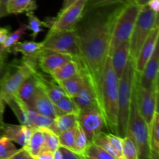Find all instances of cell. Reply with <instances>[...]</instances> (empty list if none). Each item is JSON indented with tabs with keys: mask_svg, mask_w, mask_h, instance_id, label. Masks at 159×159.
<instances>
[{
	"mask_svg": "<svg viewBox=\"0 0 159 159\" xmlns=\"http://www.w3.org/2000/svg\"><path fill=\"white\" fill-rule=\"evenodd\" d=\"M32 159H37L39 153L44 147V135L41 129H34L29 141L25 146Z\"/></svg>",
	"mask_w": 159,
	"mask_h": 159,
	"instance_id": "obj_23",
	"label": "cell"
},
{
	"mask_svg": "<svg viewBox=\"0 0 159 159\" xmlns=\"http://www.w3.org/2000/svg\"><path fill=\"white\" fill-rule=\"evenodd\" d=\"M77 126L73 127V128L70 129V130H65V131L59 134L58 138L59 142H60V145L74 150V144L75 139V134Z\"/></svg>",
	"mask_w": 159,
	"mask_h": 159,
	"instance_id": "obj_38",
	"label": "cell"
},
{
	"mask_svg": "<svg viewBox=\"0 0 159 159\" xmlns=\"http://www.w3.org/2000/svg\"><path fill=\"white\" fill-rule=\"evenodd\" d=\"M12 0H0V18L8 15L6 11V6Z\"/></svg>",
	"mask_w": 159,
	"mask_h": 159,
	"instance_id": "obj_45",
	"label": "cell"
},
{
	"mask_svg": "<svg viewBox=\"0 0 159 159\" xmlns=\"http://www.w3.org/2000/svg\"><path fill=\"white\" fill-rule=\"evenodd\" d=\"M158 35L159 26L158 25L152 30L148 37L143 43L138 57L135 60L134 68L137 72L141 73L155 50L158 46Z\"/></svg>",
	"mask_w": 159,
	"mask_h": 159,
	"instance_id": "obj_13",
	"label": "cell"
},
{
	"mask_svg": "<svg viewBox=\"0 0 159 159\" xmlns=\"http://www.w3.org/2000/svg\"><path fill=\"white\" fill-rule=\"evenodd\" d=\"M5 103L10 107L20 124H26V108L27 106L17 99L16 96H13L5 101Z\"/></svg>",
	"mask_w": 159,
	"mask_h": 159,
	"instance_id": "obj_29",
	"label": "cell"
},
{
	"mask_svg": "<svg viewBox=\"0 0 159 159\" xmlns=\"http://www.w3.org/2000/svg\"><path fill=\"white\" fill-rule=\"evenodd\" d=\"M118 87L119 79L116 76L108 56L104 65L98 88L97 101L103 116L107 130L117 135Z\"/></svg>",
	"mask_w": 159,
	"mask_h": 159,
	"instance_id": "obj_2",
	"label": "cell"
},
{
	"mask_svg": "<svg viewBox=\"0 0 159 159\" xmlns=\"http://www.w3.org/2000/svg\"><path fill=\"white\" fill-rule=\"evenodd\" d=\"M37 71V61L23 57L20 61L8 63L0 91V98L3 101L15 96L17 89L28 77Z\"/></svg>",
	"mask_w": 159,
	"mask_h": 159,
	"instance_id": "obj_5",
	"label": "cell"
},
{
	"mask_svg": "<svg viewBox=\"0 0 159 159\" xmlns=\"http://www.w3.org/2000/svg\"><path fill=\"white\" fill-rule=\"evenodd\" d=\"M9 34V30L8 27H0V43L2 44L7 38Z\"/></svg>",
	"mask_w": 159,
	"mask_h": 159,
	"instance_id": "obj_46",
	"label": "cell"
},
{
	"mask_svg": "<svg viewBox=\"0 0 159 159\" xmlns=\"http://www.w3.org/2000/svg\"><path fill=\"white\" fill-rule=\"evenodd\" d=\"M17 148L13 142L6 137H0V159H11Z\"/></svg>",
	"mask_w": 159,
	"mask_h": 159,
	"instance_id": "obj_36",
	"label": "cell"
},
{
	"mask_svg": "<svg viewBox=\"0 0 159 159\" xmlns=\"http://www.w3.org/2000/svg\"><path fill=\"white\" fill-rule=\"evenodd\" d=\"M149 1L150 0H132V2H134L135 4L139 6L140 7H143V6H146L148 3Z\"/></svg>",
	"mask_w": 159,
	"mask_h": 159,
	"instance_id": "obj_50",
	"label": "cell"
},
{
	"mask_svg": "<svg viewBox=\"0 0 159 159\" xmlns=\"http://www.w3.org/2000/svg\"><path fill=\"white\" fill-rule=\"evenodd\" d=\"M41 130H43V135H44V147L43 148L48 149L54 152L60 146L58 135L48 128H43Z\"/></svg>",
	"mask_w": 159,
	"mask_h": 159,
	"instance_id": "obj_37",
	"label": "cell"
},
{
	"mask_svg": "<svg viewBox=\"0 0 159 159\" xmlns=\"http://www.w3.org/2000/svg\"><path fill=\"white\" fill-rule=\"evenodd\" d=\"M9 53L7 51H5L2 54L0 55V91H1L3 79H4L5 74L8 67L7 55Z\"/></svg>",
	"mask_w": 159,
	"mask_h": 159,
	"instance_id": "obj_41",
	"label": "cell"
},
{
	"mask_svg": "<svg viewBox=\"0 0 159 159\" xmlns=\"http://www.w3.org/2000/svg\"><path fill=\"white\" fill-rule=\"evenodd\" d=\"M111 63L118 79L121 77L130 57V41L125 40L117 47L111 56Z\"/></svg>",
	"mask_w": 159,
	"mask_h": 159,
	"instance_id": "obj_17",
	"label": "cell"
},
{
	"mask_svg": "<svg viewBox=\"0 0 159 159\" xmlns=\"http://www.w3.org/2000/svg\"><path fill=\"white\" fill-rule=\"evenodd\" d=\"M56 116L68 114V113H75L79 114V110L72 100V99L68 96H65L63 98L54 103Z\"/></svg>",
	"mask_w": 159,
	"mask_h": 159,
	"instance_id": "obj_28",
	"label": "cell"
},
{
	"mask_svg": "<svg viewBox=\"0 0 159 159\" xmlns=\"http://www.w3.org/2000/svg\"><path fill=\"white\" fill-rule=\"evenodd\" d=\"M158 68H159V57H158V46L154 51L153 54L144 69L139 73V83L143 88H152L155 84L158 83Z\"/></svg>",
	"mask_w": 159,
	"mask_h": 159,
	"instance_id": "obj_15",
	"label": "cell"
},
{
	"mask_svg": "<svg viewBox=\"0 0 159 159\" xmlns=\"http://www.w3.org/2000/svg\"><path fill=\"white\" fill-rule=\"evenodd\" d=\"M125 5L127 4H114L85 9L74 27L81 61L88 72L96 98L102 69L109 56L113 26Z\"/></svg>",
	"mask_w": 159,
	"mask_h": 159,
	"instance_id": "obj_1",
	"label": "cell"
},
{
	"mask_svg": "<svg viewBox=\"0 0 159 159\" xmlns=\"http://www.w3.org/2000/svg\"><path fill=\"white\" fill-rule=\"evenodd\" d=\"M78 114L68 113L58 116L54 119V132L57 135L78 125Z\"/></svg>",
	"mask_w": 159,
	"mask_h": 159,
	"instance_id": "obj_26",
	"label": "cell"
},
{
	"mask_svg": "<svg viewBox=\"0 0 159 159\" xmlns=\"http://www.w3.org/2000/svg\"><path fill=\"white\" fill-rule=\"evenodd\" d=\"M90 142H91V141H90ZM92 142L95 143V144H97L98 146L102 148L104 151H106L107 153L110 154V155L113 157V159H118L117 155H116L114 149L113 148L110 141H109L108 137H107V134H106L105 132H101V133L98 134L96 136H95L94 138H93V139L92 140Z\"/></svg>",
	"mask_w": 159,
	"mask_h": 159,
	"instance_id": "obj_34",
	"label": "cell"
},
{
	"mask_svg": "<svg viewBox=\"0 0 159 159\" xmlns=\"http://www.w3.org/2000/svg\"><path fill=\"white\" fill-rule=\"evenodd\" d=\"M158 25V13L149 9L147 5L141 7L129 40L130 57L134 61L152 30Z\"/></svg>",
	"mask_w": 159,
	"mask_h": 159,
	"instance_id": "obj_6",
	"label": "cell"
},
{
	"mask_svg": "<svg viewBox=\"0 0 159 159\" xmlns=\"http://www.w3.org/2000/svg\"><path fill=\"white\" fill-rule=\"evenodd\" d=\"M122 159H138V151L134 141L128 135L123 138Z\"/></svg>",
	"mask_w": 159,
	"mask_h": 159,
	"instance_id": "obj_32",
	"label": "cell"
},
{
	"mask_svg": "<svg viewBox=\"0 0 159 159\" xmlns=\"http://www.w3.org/2000/svg\"><path fill=\"white\" fill-rule=\"evenodd\" d=\"M53 159H62L61 153L58 148L56 151H54V153H53Z\"/></svg>",
	"mask_w": 159,
	"mask_h": 159,
	"instance_id": "obj_51",
	"label": "cell"
},
{
	"mask_svg": "<svg viewBox=\"0 0 159 159\" xmlns=\"http://www.w3.org/2000/svg\"><path fill=\"white\" fill-rule=\"evenodd\" d=\"M86 0H79L59 12L51 22H47L51 30H71L82 16L85 9Z\"/></svg>",
	"mask_w": 159,
	"mask_h": 159,
	"instance_id": "obj_11",
	"label": "cell"
},
{
	"mask_svg": "<svg viewBox=\"0 0 159 159\" xmlns=\"http://www.w3.org/2000/svg\"><path fill=\"white\" fill-rule=\"evenodd\" d=\"M11 159H32L30 155L27 152L24 147H21L20 149H17L16 152L12 155Z\"/></svg>",
	"mask_w": 159,
	"mask_h": 159,
	"instance_id": "obj_43",
	"label": "cell"
},
{
	"mask_svg": "<svg viewBox=\"0 0 159 159\" xmlns=\"http://www.w3.org/2000/svg\"><path fill=\"white\" fill-rule=\"evenodd\" d=\"M26 124L34 129L48 128L54 131V120L37 113L29 107L26 108Z\"/></svg>",
	"mask_w": 159,
	"mask_h": 159,
	"instance_id": "obj_20",
	"label": "cell"
},
{
	"mask_svg": "<svg viewBox=\"0 0 159 159\" xmlns=\"http://www.w3.org/2000/svg\"><path fill=\"white\" fill-rule=\"evenodd\" d=\"M132 0H86L85 9L114 4H127Z\"/></svg>",
	"mask_w": 159,
	"mask_h": 159,
	"instance_id": "obj_39",
	"label": "cell"
},
{
	"mask_svg": "<svg viewBox=\"0 0 159 159\" xmlns=\"http://www.w3.org/2000/svg\"><path fill=\"white\" fill-rule=\"evenodd\" d=\"M149 145L151 159L159 158V114L156 112L149 126Z\"/></svg>",
	"mask_w": 159,
	"mask_h": 159,
	"instance_id": "obj_24",
	"label": "cell"
},
{
	"mask_svg": "<svg viewBox=\"0 0 159 159\" xmlns=\"http://www.w3.org/2000/svg\"><path fill=\"white\" fill-rule=\"evenodd\" d=\"M36 9L34 0H12L6 6V11L9 14H20Z\"/></svg>",
	"mask_w": 159,
	"mask_h": 159,
	"instance_id": "obj_27",
	"label": "cell"
},
{
	"mask_svg": "<svg viewBox=\"0 0 159 159\" xmlns=\"http://www.w3.org/2000/svg\"><path fill=\"white\" fill-rule=\"evenodd\" d=\"M141 7L135 4L134 2L125 5L116 20L112 33L109 56H111L115 50L120 43L125 40H130L134 26L136 23Z\"/></svg>",
	"mask_w": 159,
	"mask_h": 159,
	"instance_id": "obj_7",
	"label": "cell"
},
{
	"mask_svg": "<svg viewBox=\"0 0 159 159\" xmlns=\"http://www.w3.org/2000/svg\"><path fill=\"white\" fill-rule=\"evenodd\" d=\"M34 129L26 124H3L0 127V137H6L20 146H25L29 141Z\"/></svg>",
	"mask_w": 159,
	"mask_h": 159,
	"instance_id": "obj_14",
	"label": "cell"
},
{
	"mask_svg": "<svg viewBox=\"0 0 159 159\" xmlns=\"http://www.w3.org/2000/svg\"><path fill=\"white\" fill-rule=\"evenodd\" d=\"M26 30H27V25L23 23H20V26H19V28L16 30L11 33V34H9L6 40L2 43L3 48L6 50L10 48L12 45L15 44L18 41H20L21 37L26 34Z\"/></svg>",
	"mask_w": 159,
	"mask_h": 159,
	"instance_id": "obj_35",
	"label": "cell"
},
{
	"mask_svg": "<svg viewBox=\"0 0 159 159\" xmlns=\"http://www.w3.org/2000/svg\"><path fill=\"white\" fill-rule=\"evenodd\" d=\"M59 151L61 152L62 155V159H82L83 158L81 155H79V154L76 153L74 150L72 149H70L68 148L64 147V146L60 145L58 147Z\"/></svg>",
	"mask_w": 159,
	"mask_h": 159,
	"instance_id": "obj_42",
	"label": "cell"
},
{
	"mask_svg": "<svg viewBox=\"0 0 159 159\" xmlns=\"http://www.w3.org/2000/svg\"><path fill=\"white\" fill-rule=\"evenodd\" d=\"M26 15L28 18L27 30L31 32L30 36L33 39H35L43 30V28L49 27L47 22L41 21L34 15V11H28L26 12Z\"/></svg>",
	"mask_w": 159,
	"mask_h": 159,
	"instance_id": "obj_30",
	"label": "cell"
},
{
	"mask_svg": "<svg viewBox=\"0 0 159 159\" xmlns=\"http://www.w3.org/2000/svg\"><path fill=\"white\" fill-rule=\"evenodd\" d=\"M134 85L139 110L149 127L153 120L155 113L158 112V83L155 84L152 88H143L139 83V73L135 71Z\"/></svg>",
	"mask_w": 159,
	"mask_h": 159,
	"instance_id": "obj_9",
	"label": "cell"
},
{
	"mask_svg": "<svg viewBox=\"0 0 159 159\" xmlns=\"http://www.w3.org/2000/svg\"><path fill=\"white\" fill-rule=\"evenodd\" d=\"M58 85L62 88L65 95L70 98H72L78 93L84 84V79L82 73H78L75 75L65 79V80L57 82Z\"/></svg>",
	"mask_w": 159,
	"mask_h": 159,
	"instance_id": "obj_25",
	"label": "cell"
},
{
	"mask_svg": "<svg viewBox=\"0 0 159 159\" xmlns=\"http://www.w3.org/2000/svg\"><path fill=\"white\" fill-rule=\"evenodd\" d=\"M147 6H148L149 9H152V11L158 13L159 0H150V1L148 2V3L147 4Z\"/></svg>",
	"mask_w": 159,
	"mask_h": 159,
	"instance_id": "obj_47",
	"label": "cell"
},
{
	"mask_svg": "<svg viewBox=\"0 0 159 159\" xmlns=\"http://www.w3.org/2000/svg\"><path fill=\"white\" fill-rule=\"evenodd\" d=\"M53 153L54 152L48 150V149L43 148L41 152L39 153L37 159H53Z\"/></svg>",
	"mask_w": 159,
	"mask_h": 159,
	"instance_id": "obj_44",
	"label": "cell"
},
{
	"mask_svg": "<svg viewBox=\"0 0 159 159\" xmlns=\"http://www.w3.org/2000/svg\"><path fill=\"white\" fill-rule=\"evenodd\" d=\"M72 59L74 58L68 54L43 48L37 57V66L43 72L50 75L53 70Z\"/></svg>",
	"mask_w": 159,
	"mask_h": 159,
	"instance_id": "obj_12",
	"label": "cell"
},
{
	"mask_svg": "<svg viewBox=\"0 0 159 159\" xmlns=\"http://www.w3.org/2000/svg\"><path fill=\"white\" fill-rule=\"evenodd\" d=\"M43 50L41 42L36 41H18L12 45L10 48L7 49L8 53H20L23 57L28 58H34L37 61L39 54Z\"/></svg>",
	"mask_w": 159,
	"mask_h": 159,
	"instance_id": "obj_19",
	"label": "cell"
},
{
	"mask_svg": "<svg viewBox=\"0 0 159 159\" xmlns=\"http://www.w3.org/2000/svg\"><path fill=\"white\" fill-rule=\"evenodd\" d=\"M6 51V50L3 48L2 44V43H0V55H1V54H2Z\"/></svg>",
	"mask_w": 159,
	"mask_h": 159,
	"instance_id": "obj_52",
	"label": "cell"
},
{
	"mask_svg": "<svg viewBox=\"0 0 159 159\" xmlns=\"http://www.w3.org/2000/svg\"><path fill=\"white\" fill-rule=\"evenodd\" d=\"M84 158L94 159H113L110 154L107 153L102 148H100L92 141L89 142L88 147L85 149Z\"/></svg>",
	"mask_w": 159,
	"mask_h": 159,
	"instance_id": "obj_33",
	"label": "cell"
},
{
	"mask_svg": "<svg viewBox=\"0 0 159 159\" xmlns=\"http://www.w3.org/2000/svg\"><path fill=\"white\" fill-rule=\"evenodd\" d=\"M38 82L53 103H55L64 96H66L65 92L57 82H55L53 79L51 80H48L40 72H38Z\"/></svg>",
	"mask_w": 159,
	"mask_h": 159,
	"instance_id": "obj_21",
	"label": "cell"
},
{
	"mask_svg": "<svg viewBox=\"0 0 159 159\" xmlns=\"http://www.w3.org/2000/svg\"><path fill=\"white\" fill-rule=\"evenodd\" d=\"M38 71L28 77L17 89L15 96L25 105L31 107L33 97L38 86Z\"/></svg>",
	"mask_w": 159,
	"mask_h": 159,
	"instance_id": "obj_18",
	"label": "cell"
},
{
	"mask_svg": "<svg viewBox=\"0 0 159 159\" xmlns=\"http://www.w3.org/2000/svg\"><path fill=\"white\" fill-rule=\"evenodd\" d=\"M78 123L86 134L89 141H92L95 136L107 129L105 120L98 107H91L79 110Z\"/></svg>",
	"mask_w": 159,
	"mask_h": 159,
	"instance_id": "obj_10",
	"label": "cell"
},
{
	"mask_svg": "<svg viewBox=\"0 0 159 159\" xmlns=\"http://www.w3.org/2000/svg\"><path fill=\"white\" fill-rule=\"evenodd\" d=\"M30 108L37 111V113L51 118V119L54 120L57 117L54 103L46 94L43 89L39 85V82L38 86H37L34 97H33Z\"/></svg>",
	"mask_w": 159,
	"mask_h": 159,
	"instance_id": "obj_16",
	"label": "cell"
},
{
	"mask_svg": "<svg viewBox=\"0 0 159 159\" xmlns=\"http://www.w3.org/2000/svg\"><path fill=\"white\" fill-rule=\"evenodd\" d=\"M126 135L134 141L138 151V159H151L149 127L139 110L134 82L132 91Z\"/></svg>",
	"mask_w": 159,
	"mask_h": 159,
	"instance_id": "obj_3",
	"label": "cell"
},
{
	"mask_svg": "<svg viewBox=\"0 0 159 159\" xmlns=\"http://www.w3.org/2000/svg\"><path fill=\"white\" fill-rule=\"evenodd\" d=\"M135 71L134 61L129 57L124 73L119 79L118 87L117 135L122 138L126 136L127 132Z\"/></svg>",
	"mask_w": 159,
	"mask_h": 159,
	"instance_id": "obj_4",
	"label": "cell"
},
{
	"mask_svg": "<svg viewBox=\"0 0 159 159\" xmlns=\"http://www.w3.org/2000/svg\"><path fill=\"white\" fill-rule=\"evenodd\" d=\"M89 142L90 141H89L84 130L78 124L77 128H76L75 139L74 151L79 155H81L82 158H84V154H85V149L88 147Z\"/></svg>",
	"mask_w": 159,
	"mask_h": 159,
	"instance_id": "obj_31",
	"label": "cell"
},
{
	"mask_svg": "<svg viewBox=\"0 0 159 159\" xmlns=\"http://www.w3.org/2000/svg\"><path fill=\"white\" fill-rule=\"evenodd\" d=\"M5 103L4 101L0 98V127L4 124V121H3V115H4V110H5Z\"/></svg>",
	"mask_w": 159,
	"mask_h": 159,
	"instance_id": "obj_48",
	"label": "cell"
},
{
	"mask_svg": "<svg viewBox=\"0 0 159 159\" xmlns=\"http://www.w3.org/2000/svg\"><path fill=\"white\" fill-rule=\"evenodd\" d=\"M107 137L111 144L112 147L114 149L118 159H122V148H123V138L114 134H107Z\"/></svg>",
	"mask_w": 159,
	"mask_h": 159,
	"instance_id": "obj_40",
	"label": "cell"
},
{
	"mask_svg": "<svg viewBox=\"0 0 159 159\" xmlns=\"http://www.w3.org/2000/svg\"><path fill=\"white\" fill-rule=\"evenodd\" d=\"M79 1V0H64L63 2V4H62V6L61 8L60 9V11H59V12H61L62 11L65 10L66 8H68V6H71V4H73L74 2H75ZM58 12V13H59Z\"/></svg>",
	"mask_w": 159,
	"mask_h": 159,
	"instance_id": "obj_49",
	"label": "cell"
},
{
	"mask_svg": "<svg viewBox=\"0 0 159 159\" xmlns=\"http://www.w3.org/2000/svg\"><path fill=\"white\" fill-rule=\"evenodd\" d=\"M43 49L51 50L71 56L75 60H81L77 37L74 30H51L41 42Z\"/></svg>",
	"mask_w": 159,
	"mask_h": 159,
	"instance_id": "obj_8",
	"label": "cell"
},
{
	"mask_svg": "<svg viewBox=\"0 0 159 159\" xmlns=\"http://www.w3.org/2000/svg\"><path fill=\"white\" fill-rule=\"evenodd\" d=\"M79 65L77 61L72 59L53 70L50 73V75L55 82H57L75 75L79 73Z\"/></svg>",
	"mask_w": 159,
	"mask_h": 159,
	"instance_id": "obj_22",
	"label": "cell"
}]
</instances>
